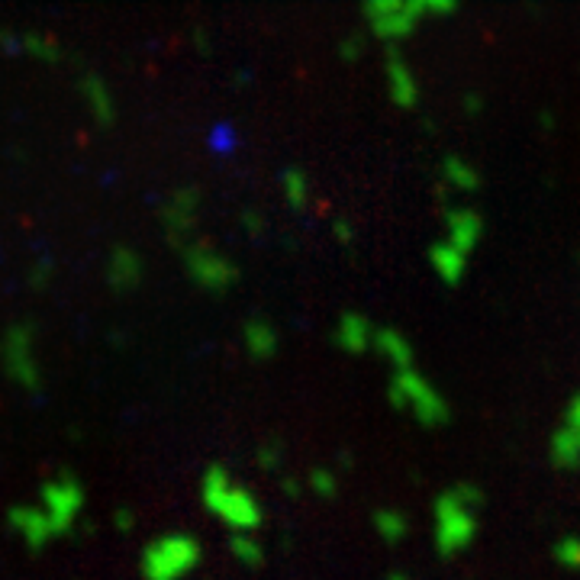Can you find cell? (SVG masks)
<instances>
[{"mask_svg": "<svg viewBox=\"0 0 580 580\" xmlns=\"http://www.w3.org/2000/svg\"><path fill=\"white\" fill-rule=\"evenodd\" d=\"M484 490L477 484H455L432 500V545L442 558L464 555L481 535Z\"/></svg>", "mask_w": 580, "mask_h": 580, "instance_id": "obj_1", "label": "cell"}, {"mask_svg": "<svg viewBox=\"0 0 580 580\" xmlns=\"http://www.w3.org/2000/svg\"><path fill=\"white\" fill-rule=\"evenodd\" d=\"M200 503L229 532H258L265 526V506L242 481L232 477L226 464H210L200 477Z\"/></svg>", "mask_w": 580, "mask_h": 580, "instance_id": "obj_2", "label": "cell"}, {"mask_svg": "<svg viewBox=\"0 0 580 580\" xmlns=\"http://www.w3.org/2000/svg\"><path fill=\"white\" fill-rule=\"evenodd\" d=\"M387 400L397 413L403 410L406 416H413L423 429H442L452 423V403H448L442 390L416 368L394 371L390 387H387Z\"/></svg>", "mask_w": 580, "mask_h": 580, "instance_id": "obj_3", "label": "cell"}, {"mask_svg": "<svg viewBox=\"0 0 580 580\" xmlns=\"http://www.w3.org/2000/svg\"><path fill=\"white\" fill-rule=\"evenodd\" d=\"M203 548L191 532H165L142 548L139 574L142 580H184L197 571Z\"/></svg>", "mask_w": 580, "mask_h": 580, "instance_id": "obj_4", "label": "cell"}, {"mask_svg": "<svg viewBox=\"0 0 580 580\" xmlns=\"http://www.w3.org/2000/svg\"><path fill=\"white\" fill-rule=\"evenodd\" d=\"M39 506L49 513L58 539H62V535H68L78 526V519L87 506V490L71 471H58L39 487Z\"/></svg>", "mask_w": 580, "mask_h": 580, "instance_id": "obj_5", "label": "cell"}, {"mask_svg": "<svg viewBox=\"0 0 580 580\" xmlns=\"http://www.w3.org/2000/svg\"><path fill=\"white\" fill-rule=\"evenodd\" d=\"M0 361L13 384H20L26 394H36L42 387V371L36 361V329L29 323H17L0 339Z\"/></svg>", "mask_w": 580, "mask_h": 580, "instance_id": "obj_6", "label": "cell"}, {"mask_svg": "<svg viewBox=\"0 0 580 580\" xmlns=\"http://www.w3.org/2000/svg\"><path fill=\"white\" fill-rule=\"evenodd\" d=\"M184 265H187V274H191L203 290H210V294H223V290H229L239 278L236 265H232L226 255L207 249V245H191V249L184 252Z\"/></svg>", "mask_w": 580, "mask_h": 580, "instance_id": "obj_7", "label": "cell"}, {"mask_svg": "<svg viewBox=\"0 0 580 580\" xmlns=\"http://www.w3.org/2000/svg\"><path fill=\"white\" fill-rule=\"evenodd\" d=\"M7 522H10V529L20 535L23 545H26L29 551H42L49 542L58 539V532H55V526H52V519H49V513L39 506V500H36V503H17V506H13V510L7 513Z\"/></svg>", "mask_w": 580, "mask_h": 580, "instance_id": "obj_8", "label": "cell"}, {"mask_svg": "<svg viewBox=\"0 0 580 580\" xmlns=\"http://www.w3.org/2000/svg\"><path fill=\"white\" fill-rule=\"evenodd\" d=\"M336 345L348 355H361L374 348V326L368 316L361 313H342L339 326H336Z\"/></svg>", "mask_w": 580, "mask_h": 580, "instance_id": "obj_9", "label": "cell"}, {"mask_svg": "<svg viewBox=\"0 0 580 580\" xmlns=\"http://www.w3.org/2000/svg\"><path fill=\"white\" fill-rule=\"evenodd\" d=\"M374 352L394 371L413 368V345L397 329H374Z\"/></svg>", "mask_w": 580, "mask_h": 580, "instance_id": "obj_10", "label": "cell"}, {"mask_svg": "<svg viewBox=\"0 0 580 580\" xmlns=\"http://www.w3.org/2000/svg\"><path fill=\"white\" fill-rule=\"evenodd\" d=\"M242 345L255 361H271L278 355V329L268 319H249L242 329Z\"/></svg>", "mask_w": 580, "mask_h": 580, "instance_id": "obj_11", "label": "cell"}, {"mask_svg": "<svg viewBox=\"0 0 580 580\" xmlns=\"http://www.w3.org/2000/svg\"><path fill=\"white\" fill-rule=\"evenodd\" d=\"M371 526L384 545H400L406 542V535H410V516L397 510V506H377L371 513Z\"/></svg>", "mask_w": 580, "mask_h": 580, "instance_id": "obj_12", "label": "cell"}, {"mask_svg": "<svg viewBox=\"0 0 580 580\" xmlns=\"http://www.w3.org/2000/svg\"><path fill=\"white\" fill-rule=\"evenodd\" d=\"M548 458L558 471H577L580 468V439L568 426H558L555 432H551Z\"/></svg>", "mask_w": 580, "mask_h": 580, "instance_id": "obj_13", "label": "cell"}, {"mask_svg": "<svg viewBox=\"0 0 580 580\" xmlns=\"http://www.w3.org/2000/svg\"><path fill=\"white\" fill-rule=\"evenodd\" d=\"M107 281L113 290H133L142 281V261L136 252L129 249H116L110 265H107Z\"/></svg>", "mask_w": 580, "mask_h": 580, "instance_id": "obj_14", "label": "cell"}, {"mask_svg": "<svg viewBox=\"0 0 580 580\" xmlns=\"http://www.w3.org/2000/svg\"><path fill=\"white\" fill-rule=\"evenodd\" d=\"M429 261H432V271L439 274L445 284H458L461 281V274H464V252H458L452 242L432 245Z\"/></svg>", "mask_w": 580, "mask_h": 580, "instance_id": "obj_15", "label": "cell"}, {"mask_svg": "<svg viewBox=\"0 0 580 580\" xmlns=\"http://www.w3.org/2000/svg\"><path fill=\"white\" fill-rule=\"evenodd\" d=\"M229 555L236 558L242 568L258 571L261 564H265L268 551H265V545L255 539V532H232L229 535Z\"/></svg>", "mask_w": 580, "mask_h": 580, "instance_id": "obj_16", "label": "cell"}, {"mask_svg": "<svg viewBox=\"0 0 580 580\" xmlns=\"http://www.w3.org/2000/svg\"><path fill=\"white\" fill-rule=\"evenodd\" d=\"M448 229H452L448 242H452L458 252L468 255L474 249L477 236H481V220H477L474 213H452V220H448Z\"/></svg>", "mask_w": 580, "mask_h": 580, "instance_id": "obj_17", "label": "cell"}, {"mask_svg": "<svg viewBox=\"0 0 580 580\" xmlns=\"http://www.w3.org/2000/svg\"><path fill=\"white\" fill-rule=\"evenodd\" d=\"M307 490L319 500H332L339 493V474L326 468V464H316V468H310V474H307Z\"/></svg>", "mask_w": 580, "mask_h": 580, "instance_id": "obj_18", "label": "cell"}, {"mask_svg": "<svg viewBox=\"0 0 580 580\" xmlns=\"http://www.w3.org/2000/svg\"><path fill=\"white\" fill-rule=\"evenodd\" d=\"M551 558H555L564 571H580V535H561L551 548Z\"/></svg>", "mask_w": 580, "mask_h": 580, "instance_id": "obj_19", "label": "cell"}, {"mask_svg": "<svg viewBox=\"0 0 580 580\" xmlns=\"http://www.w3.org/2000/svg\"><path fill=\"white\" fill-rule=\"evenodd\" d=\"M255 458H258V468H261V471H278L281 464H284V445H281L278 439L261 442V445H258V452H255Z\"/></svg>", "mask_w": 580, "mask_h": 580, "instance_id": "obj_20", "label": "cell"}, {"mask_svg": "<svg viewBox=\"0 0 580 580\" xmlns=\"http://www.w3.org/2000/svg\"><path fill=\"white\" fill-rule=\"evenodd\" d=\"M561 426H568L577 439H580V394H574L568 400V406H564V423Z\"/></svg>", "mask_w": 580, "mask_h": 580, "instance_id": "obj_21", "label": "cell"}, {"mask_svg": "<svg viewBox=\"0 0 580 580\" xmlns=\"http://www.w3.org/2000/svg\"><path fill=\"white\" fill-rule=\"evenodd\" d=\"M133 522H136V519H133V513H129V510H116V513H113V526L120 529V532H129V529H133Z\"/></svg>", "mask_w": 580, "mask_h": 580, "instance_id": "obj_22", "label": "cell"}, {"mask_svg": "<svg viewBox=\"0 0 580 580\" xmlns=\"http://www.w3.org/2000/svg\"><path fill=\"white\" fill-rule=\"evenodd\" d=\"M281 490L287 493V497H300L303 484L297 481V477H284V481H281Z\"/></svg>", "mask_w": 580, "mask_h": 580, "instance_id": "obj_23", "label": "cell"}, {"mask_svg": "<svg viewBox=\"0 0 580 580\" xmlns=\"http://www.w3.org/2000/svg\"><path fill=\"white\" fill-rule=\"evenodd\" d=\"M423 4H429V7H435V10H448L455 4V0H423Z\"/></svg>", "mask_w": 580, "mask_h": 580, "instance_id": "obj_24", "label": "cell"}, {"mask_svg": "<svg viewBox=\"0 0 580 580\" xmlns=\"http://www.w3.org/2000/svg\"><path fill=\"white\" fill-rule=\"evenodd\" d=\"M384 580H413V577H410V574H406V571H390V574H387Z\"/></svg>", "mask_w": 580, "mask_h": 580, "instance_id": "obj_25", "label": "cell"}]
</instances>
